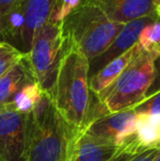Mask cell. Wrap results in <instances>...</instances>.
Masks as SVG:
<instances>
[{
    "instance_id": "obj_10",
    "label": "cell",
    "mask_w": 160,
    "mask_h": 161,
    "mask_svg": "<svg viewBox=\"0 0 160 161\" xmlns=\"http://www.w3.org/2000/svg\"><path fill=\"white\" fill-rule=\"evenodd\" d=\"M102 11L111 21L126 24L134 20L149 15H158L154 0H82Z\"/></svg>"
},
{
    "instance_id": "obj_12",
    "label": "cell",
    "mask_w": 160,
    "mask_h": 161,
    "mask_svg": "<svg viewBox=\"0 0 160 161\" xmlns=\"http://www.w3.org/2000/svg\"><path fill=\"white\" fill-rule=\"evenodd\" d=\"M125 142H130L139 153L160 148V115L137 114L136 130Z\"/></svg>"
},
{
    "instance_id": "obj_20",
    "label": "cell",
    "mask_w": 160,
    "mask_h": 161,
    "mask_svg": "<svg viewBox=\"0 0 160 161\" xmlns=\"http://www.w3.org/2000/svg\"><path fill=\"white\" fill-rule=\"evenodd\" d=\"M157 92H160V55L156 57L154 62V77H152V85L146 93L145 99L154 96Z\"/></svg>"
},
{
    "instance_id": "obj_25",
    "label": "cell",
    "mask_w": 160,
    "mask_h": 161,
    "mask_svg": "<svg viewBox=\"0 0 160 161\" xmlns=\"http://www.w3.org/2000/svg\"><path fill=\"white\" fill-rule=\"evenodd\" d=\"M158 15L160 17V9H159V11H158Z\"/></svg>"
},
{
    "instance_id": "obj_24",
    "label": "cell",
    "mask_w": 160,
    "mask_h": 161,
    "mask_svg": "<svg viewBox=\"0 0 160 161\" xmlns=\"http://www.w3.org/2000/svg\"><path fill=\"white\" fill-rule=\"evenodd\" d=\"M158 54L160 55V47H159V49H158Z\"/></svg>"
},
{
    "instance_id": "obj_14",
    "label": "cell",
    "mask_w": 160,
    "mask_h": 161,
    "mask_svg": "<svg viewBox=\"0 0 160 161\" xmlns=\"http://www.w3.org/2000/svg\"><path fill=\"white\" fill-rule=\"evenodd\" d=\"M137 48H138V44L134 45L126 53H124L120 57L112 60L111 63L104 66L101 70H99L96 75H93L90 78V90H91L92 93L99 94L103 90L107 89L108 87H110L128 66L130 60L133 59V57L136 54Z\"/></svg>"
},
{
    "instance_id": "obj_23",
    "label": "cell",
    "mask_w": 160,
    "mask_h": 161,
    "mask_svg": "<svg viewBox=\"0 0 160 161\" xmlns=\"http://www.w3.org/2000/svg\"><path fill=\"white\" fill-rule=\"evenodd\" d=\"M154 161H160V150H159V153H158V155H157V157L155 158Z\"/></svg>"
},
{
    "instance_id": "obj_11",
    "label": "cell",
    "mask_w": 160,
    "mask_h": 161,
    "mask_svg": "<svg viewBox=\"0 0 160 161\" xmlns=\"http://www.w3.org/2000/svg\"><path fill=\"white\" fill-rule=\"evenodd\" d=\"M122 146L86 131H79L71 147L69 161H112Z\"/></svg>"
},
{
    "instance_id": "obj_21",
    "label": "cell",
    "mask_w": 160,
    "mask_h": 161,
    "mask_svg": "<svg viewBox=\"0 0 160 161\" xmlns=\"http://www.w3.org/2000/svg\"><path fill=\"white\" fill-rule=\"evenodd\" d=\"M18 0H0V18H2Z\"/></svg>"
},
{
    "instance_id": "obj_22",
    "label": "cell",
    "mask_w": 160,
    "mask_h": 161,
    "mask_svg": "<svg viewBox=\"0 0 160 161\" xmlns=\"http://www.w3.org/2000/svg\"><path fill=\"white\" fill-rule=\"evenodd\" d=\"M154 3H155V7L157 9V13H158L159 9H160V0H154Z\"/></svg>"
},
{
    "instance_id": "obj_9",
    "label": "cell",
    "mask_w": 160,
    "mask_h": 161,
    "mask_svg": "<svg viewBox=\"0 0 160 161\" xmlns=\"http://www.w3.org/2000/svg\"><path fill=\"white\" fill-rule=\"evenodd\" d=\"M158 18L159 15H149V17L141 18V19L126 23L121 30V32L118 34V36L105 48V51L100 54L98 57L89 62L90 78L93 75H96L99 70L102 69L104 66H107L115 58L120 57L128 49L132 48L134 45H136L138 42L139 34L143 31V29L148 24L155 22Z\"/></svg>"
},
{
    "instance_id": "obj_6",
    "label": "cell",
    "mask_w": 160,
    "mask_h": 161,
    "mask_svg": "<svg viewBox=\"0 0 160 161\" xmlns=\"http://www.w3.org/2000/svg\"><path fill=\"white\" fill-rule=\"evenodd\" d=\"M66 48L67 41L60 22H46L33 36L30 51L25 56L35 81L45 93L49 94L53 89L59 62Z\"/></svg>"
},
{
    "instance_id": "obj_5",
    "label": "cell",
    "mask_w": 160,
    "mask_h": 161,
    "mask_svg": "<svg viewBox=\"0 0 160 161\" xmlns=\"http://www.w3.org/2000/svg\"><path fill=\"white\" fill-rule=\"evenodd\" d=\"M58 0H18L0 18V42L14 46L23 54L30 51L35 32L54 12Z\"/></svg>"
},
{
    "instance_id": "obj_3",
    "label": "cell",
    "mask_w": 160,
    "mask_h": 161,
    "mask_svg": "<svg viewBox=\"0 0 160 161\" xmlns=\"http://www.w3.org/2000/svg\"><path fill=\"white\" fill-rule=\"evenodd\" d=\"M60 23L65 38L89 62L102 54L125 25L111 21L102 11L88 4L76 8Z\"/></svg>"
},
{
    "instance_id": "obj_2",
    "label": "cell",
    "mask_w": 160,
    "mask_h": 161,
    "mask_svg": "<svg viewBox=\"0 0 160 161\" xmlns=\"http://www.w3.org/2000/svg\"><path fill=\"white\" fill-rule=\"evenodd\" d=\"M78 133L56 110L51 96L44 92L29 113L26 161H69Z\"/></svg>"
},
{
    "instance_id": "obj_13",
    "label": "cell",
    "mask_w": 160,
    "mask_h": 161,
    "mask_svg": "<svg viewBox=\"0 0 160 161\" xmlns=\"http://www.w3.org/2000/svg\"><path fill=\"white\" fill-rule=\"evenodd\" d=\"M32 81H35V79L26 60V56H24L19 64L0 77V108L10 104L15 94Z\"/></svg>"
},
{
    "instance_id": "obj_4",
    "label": "cell",
    "mask_w": 160,
    "mask_h": 161,
    "mask_svg": "<svg viewBox=\"0 0 160 161\" xmlns=\"http://www.w3.org/2000/svg\"><path fill=\"white\" fill-rule=\"evenodd\" d=\"M158 56L138 45L135 56L120 77L102 92L94 94L107 114L133 108L145 100L154 77V62Z\"/></svg>"
},
{
    "instance_id": "obj_18",
    "label": "cell",
    "mask_w": 160,
    "mask_h": 161,
    "mask_svg": "<svg viewBox=\"0 0 160 161\" xmlns=\"http://www.w3.org/2000/svg\"><path fill=\"white\" fill-rule=\"evenodd\" d=\"M159 150L160 148H152L144 153H138L130 145L123 144L120 153L112 161H154Z\"/></svg>"
},
{
    "instance_id": "obj_7",
    "label": "cell",
    "mask_w": 160,
    "mask_h": 161,
    "mask_svg": "<svg viewBox=\"0 0 160 161\" xmlns=\"http://www.w3.org/2000/svg\"><path fill=\"white\" fill-rule=\"evenodd\" d=\"M29 114L0 108V161H26Z\"/></svg>"
},
{
    "instance_id": "obj_15",
    "label": "cell",
    "mask_w": 160,
    "mask_h": 161,
    "mask_svg": "<svg viewBox=\"0 0 160 161\" xmlns=\"http://www.w3.org/2000/svg\"><path fill=\"white\" fill-rule=\"evenodd\" d=\"M43 90L40 88L36 81L25 85L12 99L10 104H8L9 108L17 112L23 113V114H29L31 113L36 104L39 103L41 97L43 96Z\"/></svg>"
},
{
    "instance_id": "obj_19",
    "label": "cell",
    "mask_w": 160,
    "mask_h": 161,
    "mask_svg": "<svg viewBox=\"0 0 160 161\" xmlns=\"http://www.w3.org/2000/svg\"><path fill=\"white\" fill-rule=\"evenodd\" d=\"M133 108L136 114L160 115V92L145 99Z\"/></svg>"
},
{
    "instance_id": "obj_17",
    "label": "cell",
    "mask_w": 160,
    "mask_h": 161,
    "mask_svg": "<svg viewBox=\"0 0 160 161\" xmlns=\"http://www.w3.org/2000/svg\"><path fill=\"white\" fill-rule=\"evenodd\" d=\"M25 54L6 42H0V77L19 64Z\"/></svg>"
},
{
    "instance_id": "obj_8",
    "label": "cell",
    "mask_w": 160,
    "mask_h": 161,
    "mask_svg": "<svg viewBox=\"0 0 160 161\" xmlns=\"http://www.w3.org/2000/svg\"><path fill=\"white\" fill-rule=\"evenodd\" d=\"M137 114L134 108L112 113L92 121L81 131L122 146L136 130Z\"/></svg>"
},
{
    "instance_id": "obj_1",
    "label": "cell",
    "mask_w": 160,
    "mask_h": 161,
    "mask_svg": "<svg viewBox=\"0 0 160 161\" xmlns=\"http://www.w3.org/2000/svg\"><path fill=\"white\" fill-rule=\"evenodd\" d=\"M89 69L88 58L67 41L49 96L59 114L78 131L87 126L90 116L93 93Z\"/></svg>"
},
{
    "instance_id": "obj_16",
    "label": "cell",
    "mask_w": 160,
    "mask_h": 161,
    "mask_svg": "<svg viewBox=\"0 0 160 161\" xmlns=\"http://www.w3.org/2000/svg\"><path fill=\"white\" fill-rule=\"evenodd\" d=\"M138 45L146 52L158 54L160 47V17L152 23L148 24L139 34Z\"/></svg>"
}]
</instances>
